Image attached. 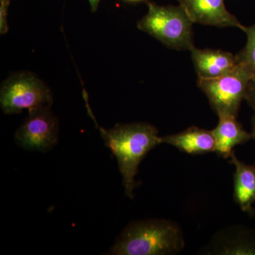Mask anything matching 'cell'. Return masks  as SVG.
<instances>
[{
  "label": "cell",
  "instance_id": "cell-14",
  "mask_svg": "<svg viewBox=\"0 0 255 255\" xmlns=\"http://www.w3.org/2000/svg\"><path fill=\"white\" fill-rule=\"evenodd\" d=\"M10 0H0V32L4 34L8 31L7 13Z\"/></svg>",
  "mask_w": 255,
  "mask_h": 255
},
{
  "label": "cell",
  "instance_id": "cell-15",
  "mask_svg": "<svg viewBox=\"0 0 255 255\" xmlns=\"http://www.w3.org/2000/svg\"><path fill=\"white\" fill-rule=\"evenodd\" d=\"M245 100L248 102V105L251 106L255 112V75L251 79V81L248 84Z\"/></svg>",
  "mask_w": 255,
  "mask_h": 255
},
{
  "label": "cell",
  "instance_id": "cell-18",
  "mask_svg": "<svg viewBox=\"0 0 255 255\" xmlns=\"http://www.w3.org/2000/svg\"><path fill=\"white\" fill-rule=\"evenodd\" d=\"M125 1H131V2H137V1H145V0H125Z\"/></svg>",
  "mask_w": 255,
  "mask_h": 255
},
{
  "label": "cell",
  "instance_id": "cell-17",
  "mask_svg": "<svg viewBox=\"0 0 255 255\" xmlns=\"http://www.w3.org/2000/svg\"><path fill=\"white\" fill-rule=\"evenodd\" d=\"M252 135L253 138L255 140V112L254 115H253V119H252Z\"/></svg>",
  "mask_w": 255,
  "mask_h": 255
},
{
  "label": "cell",
  "instance_id": "cell-11",
  "mask_svg": "<svg viewBox=\"0 0 255 255\" xmlns=\"http://www.w3.org/2000/svg\"><path fill=\"white\" fill-rule=\"evenodd\" d=\"M216 141V150L219 157L229 158L236 146L243 145L253 138L252 133L247 132L231 115L219 116V124L212 130Z\"/></svg>",
  "mask_w": 255,
  "mask_h": 255
},
{
  "label": "cell",
  "instance_id": "cell-10",
  "mask_svg": "<svg viewBox=\"0 0 255 255\" xmlns=\"http://www.w3.org/2000/svg\"><path fill=\"white\" fill-rule=\"evenodd\" d=\"M162 143L174 146L189 155L209 153L216 150V141L212 130L191 127L184 131L161 137Z\"/></svg>",
  "mask_w": 255,
  "mask_h": 255
},
{
  "label": "cell",
  "instance_id": "cell-16",
  "mask_svg": "<svg viewBox=\"0 0 255 255\" xmlns=\"http://www.w3.org/2000/svg\"><path fill=\"white\" fill-rule=\"evenodd\" d=\"M88 1L89 3H90L92 11L95 12V11H97V9H98L101 0H88Z\"/></svg>",
  "mask_w": 255,
  "mask_h": 255
},
{
  "label": "cell",
  "instance_id": "cell-6",
  "mask_svg": "<svg viewBox=\"0 0 255 255\" xmlns=\"http://www.w3.org/2000/svg\"><path fill=\"white\" fill-rule=\"evenodd\" d=\"M59 136V122L50 107L28 112L14 134V140L21 148L46 152L54 148Z\"/></svg>",
  "mask_w": 255,
  "mask_h": 255
},
{
  "label": "cell",
  "instance_id": "cell-7",
  "mask_svg": "<svg viewBox=\"0 0 255 255\" xmlns=\"http://www.w3.org/2000/svg\"><path fill=\"white\" fill-rule=\"evenodd\" d=\"M199 253L209 255H255V231L243 226L220 230Z\"/></svg>",
  "mask_w": 255,
  "mask_h": 255
},
{
  "label": "cell",
  "instance_id": "cell-3",
  "mask_svg": "<svg viewBox=\"0 0 255 255\" xmlns=\"http://www.w3.org/2000/svg\"><path fill=\"white\" fill-rule=\"evenodd\" d=\"M147 14L137 22L139 30L172 49L190 50L194 46V23L180 5L147 2Z\"/></svg>",
  "mask_w": 255,
  "mask_h": 255
},
{
  "label": "cell",
  "instance_id": "cell-2",
  "mask_svg": "<svg viewBox=\"0 0 255 255\" xmlns=\"http://www.w3.org/2000/svg\"><path fill=\"white\" fill-rule=\"evenodd\" d=\"M185 247L182 229L167 219H147L129 223L107 254L170 255Z\"/></svg>",
  "mask_w": 255,
  "mask_h": 255
},
{
  "label": "cell",
  "instance_id": "cell-4",
  "mask_svg": "<svg viewBox=\"0 0 255 255\" xmlns=\"http://www.w3.org/2000/svg\"><path fill=\"white\" fill-rule=\"evenodd\" d=\"M53 96L48 87L36 75L27 72L15 73L2 83L0 106L6 114H18L51 107Z\"/></svg>",
  "mask_w": 255,
  "mask_h": 255
},
{
  "label": "cell",
  "instance_id": "cell-13",
  "mask_svg": "<svg viewBox=\"0 0 255 255\" xmlns=\"http://www.w3.org/2000/svg\"><path fill=\"white\" fill-rule=\"evenodd\" d=\"M247 35L246 46L236 55L238 63L246 67L255 75V23L244 30ZM254 77V76H253Z\"/></svg>",
  "mask_w": 255,
  "mask_h": 255
},
{
  "label": "cell",
  "instance_id": "cell-9",
  "mask_svg": "<svg viewBox=\"0 0 255 255\" xmlns=\"http://www.w3.org/2000/svg\"><path fill=\"white\" fill-rule=\"evenodd\" d=\"M189 51L199 78H219L232 71L238 65L236 55L229 52L209 48L199 49L195 46Z\"/></svg>",
  "mask_w": 255,
  "mask_h": 255
},
{
  "label": "cell",
  "instance_id": "cell-12",
  "mask_svg": "<svg viewBox=\"0 0 255 255\" xmlns=\"http://www.w3.org/2000/svg\"><path fill=\"white\" fill-rule=\"evenodd\" d=\"M230 162L235 166V202L243 212L253 217L255 202V166L242 162L233 152L230 156Z\"/></svg>",
  "mask_w": 255,
  "mask_h": 255
},
{
  "label": "cell",
  "instance_id": "cell-19",
  "mask_svg": "<svg viewBox=\"0 0 255 255\" xmlns=\"http://www.w3.org/2000/svg\"><path fill=\"white\" fill-rule=\"evenodd\" d=\"M253 217H255V211H254V214H253Z\"/></svg>",
  "mask_w": 255,
  "mask_h": 255
},
{
  "label": "cell",
  "instance_id": "cell-5",
  "mask_svg": "<svg viewBox=\"0 0 255 255\" xmlns=\"http://www.w3.org/2000/svg\"><path fill=\"white\" fill-rule=\"evenodd\" d=\"M253 76L246 67L238 63L234 70L219 78L198 79L197 85L218 116L237 117L242 102L246 98L248 84Z\"/></svg>",
  "mask_w": 255,
  "mask_h": 255
},
{
  "label": "cell",
  "instance_id": "cell-1",
  "mask_svg": "<svg viewBox=\"0 0 255 255\" xmlns=\"http://www.w3.org/2000/svg\"><path fill=\"white\" fill-rule=\"evenodd\" d=\"M99 130L105 145L117 159L126 195L132 199L133 191L139 185L135 176L140 162L152 149L162 144L158 130L143 122L119 124L110 130L99 127Z\"/></svg>",
  "mask_w": 255,
  "mask_h": 255
},
{
  "label": "cell",
  "instance_id": "cell-8",
  "mask_svg": "<svg viewBox=\"0 0 255 255\" xmlns=\"http://www.w3.org/2000/svg\"><path fill=\"white\" fill-rule=\"evenodd\" d=\"M194 23L216 26L237 27L244 31L246 26L225 5V0H177Z\"/></svg>",
  "mask_w": 255,
  "mask_h": 255
}]
</instances>
